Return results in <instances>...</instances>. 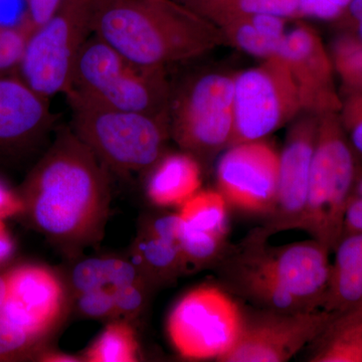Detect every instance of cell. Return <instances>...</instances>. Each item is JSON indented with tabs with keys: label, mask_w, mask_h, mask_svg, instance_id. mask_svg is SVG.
<instances>
[{
	"label": "cell",
	"mask_w": 362,
	"mask_h": 362,
	"mask_svg": "<svg viewBox=\"0 0 362 362\" xmlns=\"http://www.w3.org/2000/svg\"><path fill=\"white\" fill-rule=\"evenodd\" d=\"M329 252L315 240L272 246L254 230L226 246L216 266L228 291L256 308L293 313L323 308Z\"/></svg>",
	"instance_id": "cell-2"
},
{
	"label": "cell",
	"mask_w": 362,
	"mask_h": 362,
	"mask_svg": "<svg viewBox=\"0 0 362 362\" xmlns=\"http://www.w3.org/2000/svg\"><path fill=\"white\" fill-rule=\"evenodd\" d=\"M109 171L73 130L64 128L23 183V214L70 251L97 242L110 206Z\"/></svg>",
	"instance_id": "cell-1"
},
{
	"label": "cell",
	"mask_w": 362,
	"mask_h": 362,
	"mask_svg": "<svg viewBox=\"0 0 362 362\" xmlns=\"http://www.w3.org/2000/svg\"><path fill=\"white\" fill-rule=\"evenodd\" d=\"M7 291L6 274H0V311L6 301Z\"/></svg>",
	"instance_id": "cell-38"
},
{
	"label": "cell",
	"mask_w": 362,
	"mask_h": 362,
	"mask_svg": "<svg viewBox=\"0 0 362 362\" xmlns=\"http://www.w3.org/2000/svg\"><path fill=\"white\" fill-rule=\"evenodd\" d=\"M92 33L152 68L199 58L226 44L218 26L177 0H97Z\"/></svg>",
	"instance_id": "cell-3"
},
{
	"label": "cell",
	"mask_w": 362,
	"mask_h": 362,
	"mask_svg": "<svg viewBox=\"0 0 362 362\" xmlns=\"http://www.w3.org/2000/svg\"><path fill=\"white\" fill-rule=\"evenodd\" d=\"M4 274L7 291L0 316L42 341L64 317L65 286L54 272L40 265L25 264Z\"/></svg>",
	"instance_id": "cell-15"
},
{
	"label": "cell",
	"mask_w": 362,
	"mask_h": 362,
	"mask_svg": "<svg viewBox=\"0 0 362 362\" xmlns=\"http://www.w3.org/2000/svg\"><path fill=\"white\" fill-rule=\"evenodd\" d=\"M333 65L352 94L362 95V44L354 37L338 40L333 51Z\"/></svg>",
	"instance_id": "cell-26"
},
{
	"label": "cell",
	"mask_w": 362,
	"mask_h": 362,
	"mask_svg": "<svg viewBox=\"0 0 362 362\" xmlns=\"http://www.w3.org/2000/svg\"><path fill=\"white\" fill-rule=\"evenodd\" d=\"M140 347L134 328L126 320H111L88 347L84 358L89 362H134Z\"/></svg>",
	"instance_id": "cell-25"
},
{
	"label": "cell",
	"mask_w": 362,
	"mask_h": 362,
	"mask_svg": "<svg viewBox=\"0 0 362 362\" xmlns=\"http://www.w3.org/2000/svg\"><path fill=\"white\" fill-rule=\"evenodd\" d=\"M233 111L230 146L265 139L303 113L296 86L282 59L274 57L235 75Z\"/></svg>",
	"instance_id": "cell-10"
},
{
	"label": "cell",
	"mask_w": 362,
	"mask_h": 362,
	"mask_svg": "<svg viewBox=\"0 0 362 362\" xmlns=\"http://www.w3.org/2000/svg\"><path fill=\"white\" fill-rule=\"evenodd\" d=\"M202 164L187 152L165 153L149 169L147 199L156 206L180 207L202 187Z\"/></svg>",
	"instance_id": "cell-19"
},
{
	"label": "cell",
	"mask_w": 362,
	"mask_h": 362,
	"mask_svg": "<svg viewBox=\"0 0 362 362\" xmlns=\"http://www.w3.org/2000/svg\"><path fill=\"white\" fill-rule=\"evenodd\" d=\"M286 23L287 20L281 16L255 13L233 18L220 28L226 44L265 61L277 57L287 33Z\"/></svg>",
	"instance_id": "cell-21"
},
{
	"label": "cell",
	"mask_w": 362,
	"mask_h": 362,
	"mask_svg": "<svg viewBox=\"0 0 362 362\" xmlns=\"http://www.w3.org/2000/svg\"><path fill=\"white\" fill-rule=\"evenodd\" d=\"M71 130L109 170L119 175L148 171L165 154L168 114L121 110L74 90L66 94Z\"/></svg>",
	"instance_id": "cell-4"
},
{
	"label": "cell",
	"mask_w": 362,
	"mask_h": 362,
	"mask_svg": "<svg viewBox=\"0 0 362 362\" xmlns=\"http://www.w3.org/2000/svg\"><path fill=\"white\" fill-rule=\"evenodd\" d=\"M49 99L20 76L0 75V151L32 146L52 125Z\"/></svg>",
	"instance_id": "cell-17"
},
{
	"label": "cell",
	"mask_w": 362,
	"mask_h": 362,
	"mask_svg": "<svg viewBox=\"0 0 362 362\" xmlns=\"http://www.w3.org/2000/svg\"><path fill=\"white\" fill-rule=\"evenodd\" d=\"M4 221L0 220V268L6 265L16 252V244Z\"/></svg>",
	"instance_id": "cell-36"
},
{
	"label": "cell",
	"mask_w": 362,
	"mask_h": 362,
	"mask_svg": "<svg viewBox=\"0 0 362 362\" xmlns=\"http://www.w3.org/2000/svg\"><path fill=\"white\" fill-rule=\"evenodd\" d=\"M28 25L30 23L25 0H0V28H21Z\"/></svg>",
	"instance_id": "cell-31"
},
{
	"label": "cell",
	"mask_w": 362,
	"mask_h": 362,
	"mask_svg": "<svg viewBox=\"0 0 362 362\" xmlns=\"http://www.w3.org/2000/svg\"><path fill=\"white\" fill-rule=\"evenodd\" d=\"M351 0H299L300 18L337 21Z\"/></svg>",
	"instance_id": "cell-30"
},
{
	"label": "cell",
	"mask_w": 362,
	"mask_h": 362,
	"mask_svg": "<svg viewBox=\"0 0 362 362\" xmlns=\"http://www.w3.org/2000/svg\"><path fill=\"white\" fill-rule=\"evenodd\" d=\"M178 214H159L142 223L132 245L131 261L152 286L168 284L189 269L180 247Z\"/></svg>",
	"instance_id": "cell-18"
},
{
	"label": "cell",
	"mask_w": 362,
	"mask_h": 362,
	"mask_svg": "<svg viewBox=\"0 0 362 362\" xmlns=\"http://www.w3.org/2000/svg\"><path fill=\"white\" fill-rule=\"evenodd\" d=\"M354 313L361 314L362 315V287H361V297H359L358 303H357L356 309H354ZM351 313V312H350Z\"/></svg>",
	"instance_id": "cell-40"
},
{
	"label": "cell",
	"mask_w": 362,
	"mask_h": 362,
	"mask_svg": "<svg viewBox=\"0 0 362 362\" xmlns=\"http://www.w3.org/2000/svg\"><path fill=\"white\" fill-rule=\"evenodd\" d=\"M341 124L352 149L362 156V95L352 94L349 98Z\"/></svg>",
	"instance_id": "cell-29"
},
{
	"label": "cell",
	"mask_w": 362,
	"mask_h": 362,
	"mask_svg": "<svg viewBox=\"0 0 362 362\" xmlns=\"http://www.w3.org/2000/svg\"><path fill=\"white\" fill-rule=\"evenodd\" d=\"M362 233V197L352 195L350 197L344 221H343V235Z\"/></svg>",
	"instance_id": "cell-34"
},
{
	"label": "cell",
	"mask_w": 362,
	"mask_h": 362,
	"mask_svg": "<svg viewBox=\"0 0 362 362\" xmlns=\"http://www.w3.org/2000/svg\"><path fill=\"white\" fill-rule=\"evenodd\" d=\"M40 342L0 316V361L28 358Z\"/></svg>",
	"instance_id": "cell-28"
},
{
	"label": "cell",
	"mask_w": 362,
	"mask_h": 362,
	"mask_svg": "<svg viewBox=\"0 0 362 362\" xmlns=\"http://www.w3.org/2000/svg\"><path fill=\"white\" fill-rule=\"evenodd\" d=\"M277 57L290 71L305 113H337L341 104L333 82L334 65L313 28L298 23L287 30Z\"/></svg>",
	"instance_id": "cell-16"
},
{
	"label": "cell",
	"mask_w": 362,
	"mask_h": 362,
	"mask_svg": "<svg viewBox=\"0 0 362 362\" xmlns=\"http://www.w3.org/2000/svg\"><path fill=\"white\" fill-rule=\"evenodd\" d=\"M18 214H23V204L20 195L0 180V220H6Z\"/></svg>",
	"instance_id": "cell-33"
},
{
	"label": "cell",
	"mask_w": 362,
	"mask_h": 362,
	"mask_svg": "<svg viewBox=\"0 0 362 362\" xmlns=\"http://www.w3.org/2000/svg\"><path fill=\"white\" fill-rule=\"evenodd\" d=\"M354 151L337 113L319 116L308 197L299 230L332 251L343 235V221L356 182Z\"/></svg>",
	"instance_id": "cell-6"
},
{
	"label": "cell",
	"mask_w": 362,
	"mask_h": 362,
	"mask_svg": "<svg viewBox=\"0 0 362 362\" xmlns=\"http://www.w3.org/2000/svg\"><path fill=\"white\" fill-rule=\"evenodd\" d=\"M318 124L319 116L305 112L290 123L284 147L279 154L275 206L267 216L265 225L256 228L268 239L284 230H299L308 197Z\"/></svg>",
	"instance_id": "cell-13"
},
{
	"label": "cell",
	"mask_w": 362,
	"mask_h": 362,
	"mask_svg": "<svg viewBox=\"0 0 362 362\" xmlns=\"http://www.w3.org/2000/svg\"><path fill=\"white\" fill-rule=\"evenodd\" d=\"M177 214L190 228L226 239L228 202L218 190H199L180 207Z\"/></svg>",
	"instance_id": "cell-24"
},
{
	"label": "cell",
	"mask_w": 362,
	"mask_h": 362,
	"mask_svg": "<svg viewBox=\"0 0 362 362\" xmlns=\"http://www.w3.org/2000/svg\"><path fill=\"white\" fill-rule=\"evenodd\" d=\"M323 309L341 317L356 309L362 287V233L342 235L335 247Z\"/></svg>",
	"instance_id": "cell-20"
},
{
	"label": "cell",
	"mask_w": 362,
	"mask_h": 362,
	"mask_svg": "<svg viewBox=\"0 0 362 362\" xmlns=\"http://www.w3.org/2000/svg\"><path fill=\"white\" fill-rule=\"evenodd\" d=\"M188 8L218 28L233 18L255 13L300 18L299 0H195Z\"/></svg>",
	"instance_id": "cell-22"
},
{
	"label": "cell",
	"mask_w": 362,
	"mask_h": 362,
	"mask_svg": "<svg viewBox=\"0 0 362 362\" xmlns=\"http://www.w3.org/2000/svg\"><path fill=\"white\" fill-rule=\"evenodd\" d=\"M335 21H339L354 33V39L362 44V0H351L341 16Z\"/></svg>",
	"instance_id": "cell-35"
},
{
	"label": "cell",
	"mask_w": 362,
	"mask_h": 362,
	"mask_svg": "<svg viewBox=\"0 0 362 362\" xmlns=\"http://www.w3.org/2000/svg\"><path fill=\"white\" fill-rule=\"evenodd\" d=\"M352 195H357V197H362V177L356 180V185L354 188V194Z\"/></svg>",
	"instance_id": "cell-39"
},
{
	"label": "cell",
	"mask_w": 362,
	"mask_h": 362,
	"mask_svg": "<svg viewBox=\"0 0 362 362\" xmlns=\"http://www.w3.org/2000/svg\"><path fill=\"white\" fill-rule=\"evenodd\" d=\"M244 313V312H243ZM337 317L325 309L244 313L239 339L221 362H284L318 339Z\"/></svg>",
	"instance_id": "cell-12"
},
{
	"label": "cell",
	"mask_w": 362,
	"mask_h": 362,
	"mask_svg": "<svg viewBox=\"0 0 362 362\" xmlns=\"http://www.w3.org/2000/svg\"><path fill=\"white\" fill-rule=\"evenodd\" d=\"M279 153L263 140L228 147L216 168L218 192L228 204L268 216L275 206Z\"/></svg>",
	"instance_id": "cell-14"
},
{
	"label": "cell",
	"mask_w": 362,
	"mask_h": 362,
	"mask_svg": "<svg viewBox=\"0 0 362 362\" xmlns=\"http://www.w3.org/2000/svg\"><path fill=\"white\" fill-rule=\"evenodd\" d=\"M178 2H180V4H182L183 6H189L190 4H192V2L195 1V0H177Z\"/></svg>",
	"instance_id": "cell-41"
},
{
	"label": "cell",
	"mask_w": 362,
	"mask_h": 362,
	"mask_svg": "<svg viewBox=\"0 0 362 362\" xmlns=\"http://www.w3.org/2000/svg\"><path fill=\"white\" fill-rule=\"evenodd\" d=\"M314 362H362V315L346 314L334 319L320 337Z\"/></svg>",
	"instance_id": "cell-23"
},
{
	"label": "cell",
	"mask_w": 362,
	"mask_h": 362,
	"mask_svg": "<svg viewBox=\"0 0 362 362\" xmlns=\"http://www.w3.org/2000/svg\"><path fill=\"white\" fill-rule=\"evenodd\" d=\"M70 280L78 312L96 320L139 316L153 287L131 259L115 257L78 262Z\"/></svg>",
	"instance_id": "cell-11"
},
{
	"label": "cell",
	"mask_w": 362,
	"mask_h": 362,
	"mask_svg": "<svg viewBox=\"0 0 362 362\" xmlns=\"http://www.w3.org/2000/svg\"><path fill=\"white\" fill-rule=\"evenodd\" d=\"M64 0H25L28 21L33 30L47 23L58 11Z\"/></svg>",
	"instance_id": "cell-32"
},
{
	"label": "cell",
	"mask_w": 362,
	"mask_h": 362,
	"mask_svg": "<svg viewBox=\"0 0 362 362\" xmlns=\"http://www.w3.org/2000/svg\"><path fill=\"white\" fill-rule=\"evenodd\" d=\"M40 361H56V362H71L78 361L76 357L68 356V354H58V352H45L40 356Z\"/></svg>",
	"instance_id": "cell-37"
},
{
	"label": "cell",
	"mask_w": 362,
	"mask_h": 362,
	"mask_svg": "<svg viewBox=\"0 0 362 362\" xmlns=\"http://www.w3.org/2000/svg\"><path fill=\"white\" fill-rule=\"evenodd\" d=\"M244 313L226 290L202 285L171 309L166 323L169 341L183 358L220 361L235 346Z\"/></svg>",
	"instance_id": "cell-9"
},
{
	"label": "cell",
	"mask_w": 362,
	"mask_h": 362,
	"mask_svg": "<svg viewBox=\"0 0 362 362\" xmlns=\"http://www.w3.org/2000/svg\"><path fill=\"white\" fill-rule=\"evenodd\" d=\"M171 90L165 68L139 65L95 35L81 49L70 89L105 106L157 115L168 114Z\"/></svg>",
	"instance_id": "cell-5"
},
{
	"label": "cell",
	"mask_w": 362,
	"mask_h": 362,
	"mask_svg": "<svg viewBox=\"0 0 362 362\" xmlns=\"http://www.w3.org/2000/svg\"><path fill=\"white\" fill-rule=\"evenodd\" d=\"M235 75L204 71L171 90L170 138L199 163L213 159L232 141Z\"/></svg>",
	"instance_id": "cell-7"
},
{
	"label": "cell",
	"mask_w": 362,
	"mask_h": 362,
	"mask_svg": "<svg viewBox=\"0 0 362 362\" xmlns=\"http://www.w3.org/2000/svg\"><path fill=\"white\" fill-rule=\"evenodd\" d=\"M33 32L30 25L21 28H0V75L18 70L28 37Z\"/></svg>",
	"instance_id": "cell-27"
},
{
	"label": "cell",
	"mask_w": 362,
	"mask_h": 362,
	"mask_svg": "<svg viewBox=\"0 0 362 362\" xmlns=\"http://www.w3.org/2000/svg\"><path fill=\"white\" fill-rule=\"evenodd\" d=\"M97 0H64L26 45L18 73L35 92L47 98L66 94L81 49L92 33Z\"/></svg>",
	"instance_id": "cell-8"
}]
</instances>
